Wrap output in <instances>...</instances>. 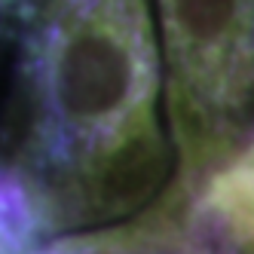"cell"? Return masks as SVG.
Here are the masks:
<instances>
[{
  "mask_svg": "<svg viewBox=\"0 0 254 254\" xmlns=\"http://www.w3.org/2000/svg\"><path fill=\"white\" fill-rule=\"evenodd\" d=\"M19 138L6 169V254L52 230L123 221L169 172L147 0H19Z\"/></svg>",
  "mask_w": 254,
  "mask_h": 254,
  "instance_id": "6da1fadb",
  "label": "cell"
},
{
  "mask_svg": "<svg viewBox=\"0 0 254 254\" xmlns=\"http://www.w3.org/2000/svg\"><path fill=\"white\" fill-rule=\"evenodd\" d=\"M166 101L187 193L254 126V0H159Z\"/></svg>",
  "mask_w": 254,
  "mask_h": 254,
  "instance_id": "7a4b0ae2",
  "label": "cell"
},
{
  "mask_svg": "<svg viewBox=\"0 0 254 254\" xmlns=\"http://www.w3.org/2000/svg\"><path fill=\"white\" fill-rule=\"evenodd\" d=\"M169 193V190H166ZM178 205V254H254V135Z\"/></svg>",
  "mask_w": 254,
  "mask_h": 254,
  "instance_id": "3957f363",
  "label": "cell"
}]
</instances>
